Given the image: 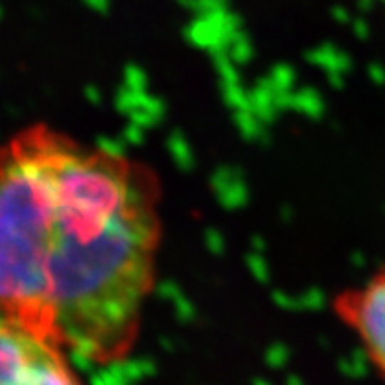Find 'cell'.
I'll list each match as a JSON object with an SVG mask.
<instances>
[{
  "mask_svg": "<svg viewBox=\"0 0 385 385\" xmlns=\"http://www.w3.org/2000/svg\"><path fill=\"white\" fill-rule=\"evenodd\" d=\"M332 309L385 384V265L358 285L336 293Z\"/></svg>",
  "mask_w": 385,
  "mask_h": 385,
  "instance_id": "3",
  "label": "cell"
},
{
  "mask_svg": "<svg viewBox=\"0 0 385 385\" xmlns=\"http://www.w3.org/2000/svg\"><path fill=\"white\" fill-rule=\"evenodd\" d=\"M69 356L48 336L0 320V385H85Z\"/></svg>",
  "mask_w": 385,
  "mask_h": 385,
  "instance_id": "2",
  "label": "cell"
},
{
  "mask_svg": "<svg viewBox=\"0 0 385 385\" xmlns=\"http://www.w3.org/2000/svg\"><path fill=\"white\" fill-rule=\"evenodd\" d=\"M162 199L148 164L48 124L0 142V320L124 360L156 287Z\"/></svg>",
  "mask_w": 385,
  "mask_h": 385,
  "instance_id": "1",
  "label": "cell"
}]
</instances>
